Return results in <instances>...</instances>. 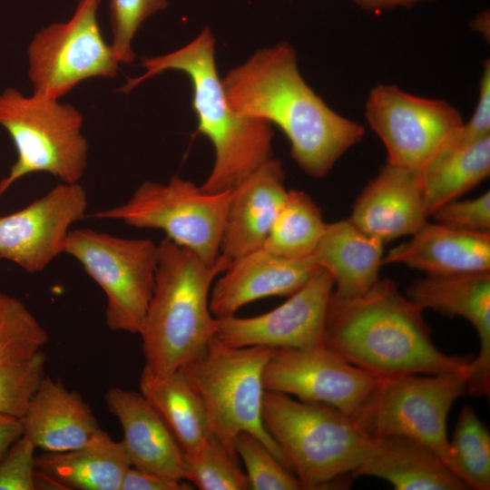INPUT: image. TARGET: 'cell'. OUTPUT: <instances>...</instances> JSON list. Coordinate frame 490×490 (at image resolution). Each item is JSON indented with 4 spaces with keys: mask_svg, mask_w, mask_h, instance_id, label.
I'll return each mask as SVG.
<instances>
[{
    "mask_svg": "<svg viewBox=\"0 0 490 490\" xmlns=\"http://www.w3.org/2000/svg\"><path fill=\"white\" fill-rule=\"evenodd\" d=\"M475 110L468 122L451 136L443 148L466 145L490 135V62L485 60Z\"/></svg>",
    "mask_w": 490,
    "mask_h": 490,
    "instance_id": "obj_37",
    "label": "cell"
},
{
    "mask_svg": "<svg viewBox=\"0 0 490 490\" xmlns=\"http://www.w3.org/2000/svg\"><path fill=\"white\" fill-rule=\"evenodd\" d=\"M230 262L220 255L216 263L208 264L167 237L162 240L153 291L139 331L142 372L162 377L205 351L217 330L210 309L211 289Z\"/></svg>",
    "mask_w": 490,
    "mask_h": 490,
    "instance_id": "obj_4",
    "label": "cell"
},
{
    "mask_svg": "<svg viewBox=\"0 0 490 490\" xmlns=\"http://www.w3.org/2000/svg\"><path fill=\"white\" fill-rule=\"evenodd\" d=\"M33 442L23 435L0 460V490L36 489V468Z\"/></svg>",
    "mask_w": 490,
    "mask_h": 490,
    "instance_id": "obj_36",
    "label": "cell"
},
{
    "mask_svg": "<svg viewBox=\"0 0 490 490\" xmlns=\"http://www.w3.org/2000/svg\"><path fill=\"white\" fill-rule=\"evenodd\" d=\"M361 8L368 11H379L395 7H411L421 2L435 0H352Z\"/></svg>",
    "mask_w": 490,
    "mask_h": 490,
    "instance_id": "obj_40",
    "label": "cell"
},
{
    "mask_svg": "<svg viewBox=\"0 0 490 490\" xmlns=\"http://www.w3.org/2000/svg\"><path fill=\"white\" fill-rule=\"evenodd\" d=\"M429 217L446 227L471 232H490V193L443 204Z\"/></svg>",
    "mask_w": 490,
    "mask_h": 490,
    "instance_id": "obj_35",
    "label": "cell"
},
{
    "mask_svg": "<svg viewBox=\"0 0 490 490\" xmlns=\"http://www.w3.org/2000/svg\"><path fill=\"white\" fill-rule=\"evenodd\" d=\"M371 475L397 490H464L466 485L427 446L407 436L371 437L352 477Z\"/></svg>",
    "mask_w": 490,
    "mask_h": 490,
    "instance_id": "obj_23",
    "label": "cell"
},
{
    "mask_svg": "<svg viewBox=\"0 0 490 490\" xmlns=\"http://www.w3.org/2000/svg\"><path fill=\"white\" fill-rule=\"evenodd\" d=\"M379 377L322 345L273 348L263 371V386L267 391L324 404L352 416Z\"/></svg>",
    "mask_w": 490,
    "mask_h": 490,
    "instance_id": "obj_13",
    "label": "cell"
},
{
    "mask_svg": "<svg viewBox=\"0 0 490 490\" xmlns=\"http://www.w3.org/2000/svg\"><path fill=\"white\" fill-rule=\"evenodd\" d=\"M100 3L79 0L70 20L34 35L27 51L34 95L58 100L82 81L116 75L120 62L103 37L97 20Z\"/></svg>",
    "mask_w": 490,
    "mask_h": 490,
    "instance_id": "obj_11",
    "label": "cell"
},
{
    "mask_svg": "<svg viewBox=\"0 0 490 490\" xmlns=\"http://www.w3.org/2000/svg\"><path fill=\"white\" fill-rule=\"evenodd\" d=\"M272 349L227 347L213 338L205 351L181 369L204 405L211 434L234 457L239 458L237 436L249 433L291 472L262 420L263 371Z\"/></svg>",
    "mask_w": 490,
    "mask_h": 490,
    "instance_id": "obj_6",
    "label": "cell"
},
{
    "mask_svg": "<svg viewBox=\"0 0 490 490\" xmlns=\"http://www.w3.org/2000/svg\"><path fill=\"white\" fill-rule=\"evenodd\" d=\"M24 434L43 452L83 446L101 429L89 405L60 380L44 376L22 418Z\"/></svg>",
    "mask_w": 490,
    "mask_h": 490,
    "instance_id": "obj_21",
    "label": "cell"
},
{
    "mask_svg": "<svg viewBox=\"0 0 490 490\" xmlns=\"http://www.w3.org/2000/svg\"><path fill=\"white\" fill-rule=\"evenodd\" d=\"M64 253L74 258L104 292L107 327L139 334L153 291L159 244L77 229L69 231Z\"/></svg>",
    "mask_w": 490,
    "mask_h": 490,
    "instance_id": "obj_10",
    "label": "cell"
},
{
    "mask_svg": "<svg viewBox=\"0 0 490 490\" xmlns=\"http://www.w3.org/2000/svg\"><path fill=\"white\" fill-rule=\"evenodd\" d=\"M87 195L78 182L57 184L24 208L0 217V259L29 273L64 253L70 227L84 219Z\"/></svg>",
    "mask_w": 490,
    "mask_h": 490,
    "instance_id": "obj_15",
    "label": "cell"
},
{
    "mask_svg": "<svg viewBox=\"0 0 490 490\" xmlns=\"http://www.w3.org/2000/svg\"><path fill=\"white\" fill-rule=\"evenodd\" d=\"M325 227L320 209L309 194L288 191L261 249L285 259L311 257Z\"/></svg>",
    "mask_w": 490,
    "mask_h": 490,
    "instance_id": "obj_28",
    "label": "cell"
},
{
    "mask_svg": "<svg viewBox=\"0 0 490 490\" xmlns=\"http://www.w3.org/2000/svg\"><path fill=\"white\" fill-rule=\"evenodd\" d=\"M334 281L319 268L276 309L250 318H216L214 338L227 347L309 348L324 345L325 320Z\"/></svg>",
    "mask_w": 490,
    "mask_h": 490,
    "instance_id": "obj_14",
    "label": "cell"
},
{
    "mask_svg": "<svg viewBox=\"0 0 490 490\" xmlns=\"http://www.w3.org/2000/svg\"><path fill=\"white\" fill-rule=\"evenodd\" d=\"M214 36L209 26L188 44L172 53L142 57L144 73L128 78L120 92L168 70L188 75L192 87V109L198 130L212 143L213 167L200 186L206 192L230 191L241 180L271 159L272 125L261 119L240 115L229 104L214 57Z\"/></svg>",
    "mask_w": 490,
    "mask_h": 490,
    "instance_id": "obj_3",
    "label": "cell"
},
{
    "mask_svg": "<svg viewBox=\"0 0 490 490\" xmlns=\"http://www.w3.org/2000/svg\"><path fill=\"white\" fill-rule=\"evenodd\" d=\"M104 401L122 427L131 466L187 480L186 454L141 392L111 387Z\"/></svg>",
    "mask_w": 490,
    "mask_h": 490,
    "instance_id": "obj_20",
    "label": "cell"
},
{
    "mask_svg": "<svg viewBox=\"0 0 490 490\" xmlns=\"http://www.w3.org/2000/svg\"><path fill=\"white\" fill-rule=\"evenodd\" d=\"M169 0H110L112 46L120 64L133 61L132 41L142 24L166 8Z\"/></svg>",
    "mask_w": 490,
    "mask_h": 490,
    "instance_id": "obj_34",
    "label": "cell"
},
{
    "mask_svg": "<svg viewBox=\"0 0 490 490\" xmlns=\"http://www.w3.org/2000/svg\"><path fill=\"white\" fill-rule=\"evenodd\" d=\"M489 172L490 135L466 145L442 149L419 172L427 216L474 189Z\"/></svg>",
    "mask_w": 490,
    "mask_h": 490,
    "instance_id": "obj_27",
    "label": "cell"
},
{
    "mask_svg": "<svg viewBox=\"0 0 490 490\" xmlns=\"http://www.w3.org/2000/svg\"><path fill=\"white\" fill-rule=\"evenodd\" d=\"M193 487L184 480L162 475L154 472L130 466L121 484L120 490H189Z\"/></svg>",
    "mask_w": 490,
    "mask_h": 490,
    "instance_id": "obj_38",
    "label": "cell"
},
{
    "mask_svg": "<svg viewBox=\"0 0 490 490\" xmlns=\"http://www.w3.org/2000/svg\"><path fill=\"white\" fill-rule=\"evenodd\" d=\"M187 480L201 490H248L246 473L226 447L211 435L196 450L186 454Z\"/></svg>",
    "mask_w": 490,
    "mask_h": 490,
    "instance_id": "obj_31",
    "label": "cell"
},
{
    "mask_svg": "<svg viewBox=\"0 0 490 490\" xmlns=\"http://www.w3.org/2000/svg\"><path fill=\"white\" fill-rule=\"evenodd\" d=\"M423 312L388 279H379L355 299H339L331 294L324 345L378 377L452 373L466 378L471 360L440 351Z\"/></svg>",
    "mask_w": 490,
    "mask_h": 490,
    "instance_id": "obj_2",
    "label": "cell"
},
{
    "mask_svg": "<svg viewBox=\"0 0 490 490\" xmlns=\"http://www.w3.org/2000/svg\"><path fill=\"white\" fill-rule=\"evenodd\" d=\"M140 392L185 454L212 435L204 405L181 368L162 377L142 372Z\"/></svg>",
    "mask_w": 490,
    "mask_h": 490,
    "instance_id": "obj_26",
    "label": "cell"
},
{
    "mask_svg": "<svg viewBox=\"0 0 490 490\" xmlns=\"http://www.w3.org/2000/svg\"><path fill=\"white\" fill-rule=\"evenodd\" d=\"M239 114L277 125L290 155L309 175L321 178L365 134L364 127L333 111L305 82L294 48L282 42L258 50L222 79Z\"/></svg>",
    "mask_w": 490,
    "mask_h": 490,
    "instance_id": "obj_1",
    "label": "cell"
},
{
    "mask_svg": "<svg viewBox=\"0 0 490 490\" xmlns=\"http://www.w3.org/2000/svg\"><path fill=\"white\" fill-rule=\"evenodd\" d=\"M382 263L404 264L426 274L490 271V232L426 221L411 239L390 249Z\"/></svg>",
    "mask_w": 490,
    "mask_h": 490,
    "instance_id": "obj_22",
    "label": "cell"
},
{
    "mask_svg": "<svg viewBox=\"0 0 490 490\" xmlns=\"http://www.w3.org/2000/svg\"><path fill=\"white\" fill-rule=\"evenodd\" d=\"M427 218L419 172L386 163L358 195L348 220L386 244L411 236Z\"/></svg>",
    "mask_w": 490,
    "mask_h": 490,
    "instance_id": "obj_18",
    "label": "cell"
},
{
    "mask_svg": "<svg viewBox=\"0 0 490 490\" xmlns=\"http://www.w3.org/2000/svg\"><path fill=\"white\" fill-rule=\"evenodd\" d=\"M230 195V191L206 192L192 181L173 176L167 183L143 181L126 202L92 216L162 230L176 244L214 264L220 256Z\"/></svg>",
    "mask_w": 490,
    "mask_h": 490,
    "instance_id": "obj_9",
    "label": "cell"
},
{
    "mask_svg": "<svg viewBox=\"0 0 490 490\" xmlns=\"http://www.w3.org/2000/svg\"><path fill=\"white\" fill-rule=\"evenodd\" d=\"M47 341L46 330L28 308L0 291V366L29 360Z\"/></svg>",
    "mask_w": 490,
    "mask_h": 490,
    "instance_id": "obj_30",
    "label": "cell"
},
{
    "mask_svg": "<svg viewBox=\"0 0 490 490\" xmlns=\"http://www.w3.org/2000/svg\"><path fill=\"white\" fill-rule=\"evenodd\" d=\"M453 472L468 488H490V434L474 409H461L448 440Z\"/></svg>",
    "mask_w": 490,
    "mask_h": 490,
    "instance_id": "obj_29",
    "label": "cell"
},
{
    "mask_svg": "<svg viewBox=\"0 0 490 490\" xmlns=\"http://www.w3.org/2000/svg\"><path fill=\"white\" fill-rule=\"evenodd\" d=\"M420 375L380 377L350 416L370 437L401 436L427 446L452 470L446 416L466 392V377L452 373Z\"/></svg>",
    "mask_w": 490,
    "mask_h": 490,
    "instance_id": "obj_8",
    "label": "cell"
},
{
    "mask_svg": "<svg viewBox=\"0 0 490 490\" xmlns=\"http://www.w3.org/2000/svg\"><path fill=\"white\" fill-rule=\"evenodd\" d=\"M319 268L312 256L285 259L263 249L252 251L233 260L216 280L210 293V309L215 318H222L258 299L289 297Z\"/></svg>",
    "mask_w": 490,
    "mask_h": 490,
    "instance_id": "obj_17",
    "label": "cell"
},
{
    "mask_svg": "<svg viewBox=\"0 0 490 490\" xmlns=\"http://www.w3.org/2000/svg\"><path fill=\"white\" fill-rule=\"evenodd\" d=\"M130 466L122 442L102 429L81 447L35 456L36 471L63 489L120 490Z\"/></svg>",
    "mask_w": 490,
    "mask_h": 490,
    "instance_id": "obj_25",
    "label": "cell"
},
{
    "mask_svg": "<svg viewBox=\"0 0 490 490\" xmlns=\"http://www.w3.org/2000/svg\"><path fill=\"white\" fill-rule=\"evenodd\" d=\"M489 20V11L487 10L479 13L471 23L472 29L481 34L487 41L490 38Z\"/></svg>",
    "mask_w": 490,
    "mask_h": 490,
    "instance_id": "obj_41",
    "label": "cell"
},
{
    "mask_svg": "<svg viewBox=\"0 0 490 490\" xmlns=\"http://www.w3.org/2000/svg\"><path fill=\"white\" fill-rule=\"evenodd\" d=\"M235 449L244 463L250 489H303L296 475L252 435L240 433L235 440Z\"/></svg>",
    "mask_w": 490,
    "mask_h": 490,
    "instance_id": "obj_32",
    "label": "cell"
},
{
    "mask_svg": "<svg viewBox=\"0 0 490 490\" xmlns=\"http://www.w3.org/2000/svg\"><path fill=\"white\" fill-rule=\"evenodd\" d=\"M282 163L273 157L230 190L220 240V255L230 260L258 250L284 203Z\"/></svg>",
    "mask_w": 490,
    "mask_h": 490,
    "instance_id": "obj_19",
    "label": "cell"
},
{
    "mask_svg": "<svg viewBox=\"0 0 490 490\" xmlns=\"http://www.w3.org/2000/svg\"><path fill=\"white\" fill-rule=\"evenodd\" d=\"M406 296L423 309L460 316L475 328L479 352L468 366L466 392L482 397L490 389V271L426 274L414 280Z\"/></svg>",
    "mask_w": 490,
    "mask_h": 490,
    "instance_id": "obj_16",
    "label": "cell"
},
{
    "mask_svg": "<svg viewBox=\"0 0 490 490\" xmlns=\"http://www.w3.org/2000/svg\"><path fill=\"white\" fill-rule=\"evenodd\" d=\"M46 357L39 351L29 360L0 366V415L23 418L45 376Z\"/></svg>",
    "mask_w": 490,
    "mask_h": 490,
    "instance_id": "obj_33",
    "label": "cell"
},
{
    "mask_svg": "<svg viewBox=\"0 0 490 490\" xmlns=\"http://www.w3.org/2000/svg\"><path fill=\"white\" fill-rule=\"evenodd\" d=\"M366 118L386 147L387 163L417 172L464 123L446 101L416 96L393 84L370 91Z\"/></svg>",
    "mask_w": 490,
    "mask_h": 490,
    "instance_id": "obj_12",
    "label": "cell"
},
{
    "mask_svg": "<svg viewBox=\"0 0 490 490\" xmlns=\"http://www.w3.org/2000/svg\"><path fill=\"white\" fill-rule=\"evenodd\" d=\"M83 122L82 113L71 104L5 89L0 94V125L12 138L17 158L0 181V197L16 181L34 172L78 182L87 165Z\"/></svg>",
    "mask_w": 490,
    "mask_h": 490,
    "instance_id": "obj_7",
    "label": "cell"
},
{
    "mask_svg": "<svg viewBox=\"0 0 490 490\" xmlns=\"http://www.w3.org/2000/svg\"><path fill=\"white\" fill-rule=\"evenodd\" d=\"M384 245L342 220L326 223L312 257L330 274L336 288L333 296L350 299L365 294L379 280Z\"/></svg>",
    "mask_w": 490,
    "mask_h": 490,
    "instance_id": "obj_24",
    "label": "cell"
},
{
    "mask_svg": "<svg viewBox=\"0 0 490 490\" xmlns=\"http://www.w3.org/2000/svg\"><path fill=\"white\" fill-rule=\"evenodd\" d=\"M23 434L21 418L0 415V460Z\"/></svg>",
    "mask_w": 490,
    "mask_h": 490,
    "instance_id": "obj_39",
    "label": "cell"
},
{
    "mask_svg": "<svg viewBox=\"0 0 490 490\" xmlns=\"http://www.w3.org/2000/svg\"><path fill=\"white\" fill-rule=\"evenodd\" d=\"M262 420L303 489L351 475L371 442L349 415L283 393L265 390Z\"/></svg>",
    "mask_w": 490,
    "mask_h": 490,
    "instance_id": "obj_5",
    "label": "cell"
}]
</instances>
